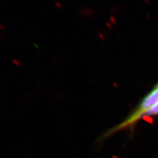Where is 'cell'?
<instances>
[{"mask_svg":"<svg viewBox=\"0 0 158 158\" xmlns=\"http://www.w3.org/2000/svg\"><path fill=\"white\" fill-rule=\"evenodd\" d=\"M158 103V86H155L151 92H149L147 95L142 99L139 104L136 106V108L133 111L126 117L123 121L118 123L114 127L109 128L106 131H105L100 137L98 138V141H105L115 135L116 133L120 131L124 130H131L135 127L142 118L144 117V115L147 113V110L152 108L154 106Z\"/></svg>","mask_w":158,"mask_h":158,"instance_id":"6da1fadb","label":"cell"},{"mask_svg":"<svg viewBox=\"0 0 158 158\" xmlns=\"http://www.w3.org/2000/svg\"><path fill=\"white\" fill-rule=\"evenodd\" d=\"M158 116V103L154 106L144 115V117H149V116Z\"/></svg>","mask_w":158,"mask_h":158,"instance_id":"7a4b0ae2","label":"cell"},{"mask_svg":"<svg viewBox=\"0 0 158 158\" xmlns=\"http://www.w3.org/2000/svg\"><path fill=\"white\" fill-rule=\"evenodd\" d=\"M156 86H158V83H157V85H156Z\"/></svg>","mask_w":158,"mask_h":158,"instance_id":"3957f363","label":"cell"}]
</instances>
